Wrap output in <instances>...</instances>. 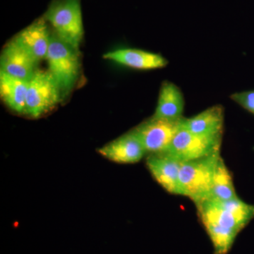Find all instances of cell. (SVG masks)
<instances>
[{
  "label": "cell",
  "instance_id": "14",
  "mask_svg": "<svg viewBox=\"0 0 254 254\" xmlns=\"http://www.w3.org/2000/svg\"><path fill=\"white\" fill-rule=\"evenodd\" d=\"M185 104L183 93L180 88L172 82L164 81L153 117L170 120H180L183 118Z\"/></svg>",
  "mask_w": 254,
  "mask_h": 254
},
{
  "label": "cell",
  "instance_id": "17",
  "mask_svg": "<svg viewBox=\"0 0 254 254\" xmlns=\"http://www.w3.org/2000/svg\"><path fill=\"white\" fill-rule=\"evenodd\" d=\"M230 98L254 115V90L233 93L230 95Z\"/></svg>",
  "mask_w": 254,
  "mask_h": 254
},
{
  "label": "cell",
  "instance_id": "9",
  "mask_svg": "<svg viewBox=\"0 0 254 254\" xmlns=\"http://www.w3.org/2000/svg\"><path fill=\"white\" fill-rule=\"evenodd\" d=\"M98 153L120 164L138 163L147 154L141 140L133 130L99 148Z\"/></svg>",
  "mask_w": 254,
  "mask_h": 254
},
{
  "label": "cell",
  "instance_id": "8",
  "mask_svg": "<svg viewBox=\"0 0 254 254\" xmlns=\"http://www.w3.org/2000/svg\"><path fill=\"white\" fill-rule=\"evenodd\" d=\"M52 32L43 16L18 33L14 39L38 64L46 59Z\"/></svg>",
  "mask_w": 254,
  "mask_h": 254
},
{
  "label": "cell",
  "instance_id": "12",
  "mask_svg": "<svg viewBox=\"0 0 254 254\" xmlns=\"http://www.w3.org/2000/svg\"><path fill=\"white\" fill-rule=\"evenodd\" d=\"M105 60L128 68L151 70L165 67L168 61L162 55L134 48H125L108 52L103 55Z\"/></svg>",
  "mask_w": 254,
  "mask_h": 254
},
{
  "label": "cell",
  "instance_id": "13",
  "mask_svg": "<svg viewBox=\"0 0 254 254\" xmlns=\"http://www.w3.org/2000/svg\"><path fill=\"white\" fill-rule=\"evenodd\" d=\"M224 120L223 108L221 105H215L192 118H182L181 127L199 136H222Z\"/></svg>",
  "mask_w": 254,
  "mask_h": 254
},
{
  "label": "cell",
  "instance_id": "7",
  "mask_svg": "<svg viewBox=\"0 0 254 254\" xmlns=\"http://www.w3.org/2000/svg\"><path fill=\"white\" fill-rule=\"evenodd\" d=\"M182 119L170 120L152 116L133 130L141 140L147 153H163L168 150L180 130Z\"/></svg>",
  "mask_w": 254,
  "mask_h": 254
},
{
  "label": "cell",
  "instance_id": "5",
  "mask_svg": "<svg viewBox=\"0 0 254 254\" xmlns=\"http://www.w3.org/2000/svg\"><path fill=\"white\" fill-rule=\"evenodd\" d=\"M61 101L59 90L49 72L37 69L28 81L25 115L40 118Z\"/></svg>",
  "mask_w": 254,
  "mask_h": 254
},
{
  "label": "cell",
  "instance_id": "15",
  "mask_svg": "<svg viewBox=\"0 0 254 254\" xmlns=\"http://www.w3.org/2000/svg\"><path fill=\"white\" fill-rule=\"evenodd\" d=\"M28 81L0 71V94L5 105L15 113L25 114Z\"/></svg>",
  "mask_w": 254,
  "mask_h": 254
},
{
  "label": "cell",
  "instance_id": "3",
  "mask_svg": "<svg viewBox=\"0 0 254 254\" xmlns=\"http://www.w3.org/2000/svg\"><path fill=\"white\" fill-rule=\"evenodd\" d=\"M220 153L182 163L179 176V195L191 200L195 205L211 198L214 170Z\"/></svg>",
  "mask_w": 254,
  "mask_h": 254
},
{
  "label": "cell",
  "instance_id": "1",
  "mask_svg": "<svg viewBox=\"0 0 254 254\" xmlns=\"http://www.w3.org/2000/svg\"><path fill=\"white\" fill-rule=\"evenodd\" d=\"M195 206L214 254L228 253L239 233L254 219V205L239 197L229 200L209 198Z\"/></svg>",
  "mask_w": 254,
  "mask_h": 254
},
{
  "label": "cell",
  "instance_id": "10",
  "mask_svg": "<svg viewBox=\"0 0 254 254\" xmlns=\"http://www.w3.org/2000/svg\"><path fill=\"white\" fill-rule=\"evenodd\" d=\"M37 64L38 63L14 38L4 47L1 52V71L14 77L29 81L36 71Z\"/></svg>",
  "mask_w": 254,
  "mask_h": 254
},
{
  "label": "cell",
  "instance_id": "16",
  "mask_svg": "<svg viewBox=\"0 0 254 254\" xmlns=\"http://www.w3.org/2000/svg\"><path fill=\"white\" fill-rule=\"evenodd\" d=\"M211 198L218 200H229L238 198L231 172L221 156L218 159L214 170Z\"/></svg>",
  "mask_w": 254,
  "mask_h": 254
},
{
  "label": "cell",
  "instance_id": "6",
  "mask_svg": "<svg viewBox=\"0 0 254 254\" xmlns=\"http://www.w3.org/2000/svg\"><path fill=\"white\" fill-rule=\"evenodd\" d=\"M222 136L205 137L180 127L165 153L182 162L192 161L220 153Z\"/></svg>",
  "mask_w": 254,
  "mask_h": 254
},
{
  "label": "cell",
  "instance_id": "11",
  "mask_svg": "<svg viewBox=\"0 0 254 254\" xmlns=\"http://www.w3.org/2000/svg\"><path fill=\"white\" fill-rule=\"evenodd\" d=\"M182 162L166 153L149 154L146 166L152 176L168 193L179 195V176Z\"/></svg>",
  "mask_w": 254,
  "mask_h": 254
},
{
  "label": "cell",
  "instance_id": "4",
  "mask_svg": "<svg viewBox=\"0 0 254 254\" xmlns=\"http://www.w3.org/2000/svg\"><path fill=\"white\" fill-rule=\"evenodd\" d=\"M43 17L57 36L79 50L84 33L81 0H53Z\"/></svg>",
  "mask_w": 254,
  "mask_h": 254
},
{
  "label": "cell",
  "instance_id": "2",
  "mask_svg": "<svg viewBox=\"0 0 254 254\" xmlns=\"http://www.w3.org/2000/svg\"><path fill=\"white\" fill-rule=\"evenodd\" d=\"M48 70L59 90L62 101L70 94L81 71L79 50L52 32L46 59Z\"/></svg>",
  "mask_w": 254,
  "mask_h": 254
}]
</instances>
